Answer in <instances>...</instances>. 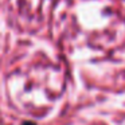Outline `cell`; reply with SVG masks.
<instances>
[{
  "instance_id": "cell-1",
  "label": "cell",
  "mask_w": 125,
  "mask_h": 125,
  "mask_svg": "<svg viewBox=\"0 0 125 125\" xmlns=\"http://www.w3.org/2000/svg\"><path fill=\"white\" fill-rule=\"evenodd\" d=\"M24 125H34V124H30V122H27V124H24Z\"/></svg>"
}]
</instances>
